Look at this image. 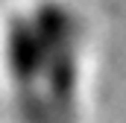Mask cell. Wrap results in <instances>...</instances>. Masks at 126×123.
Returning <instances> with one entry per match:
<instances>
[{
    "mask_svg": "<svg viewBox=\"0 0 126 123\" xmlns=\"http://www.w3.org/2000/svg\"><path fill=\"white\" fill-rule=\"evenodd\" d=\"M44 62H47V56H44L38 32L32 27L30 12L9 15L6 30H3V70H6V79H9L15 97L41 91Z\"/></svg>",
    "mask_w": 126,
    "mask_h": 123,
    "instance_id": "cell-1",
    "label": "cell"
}]
</instances>
